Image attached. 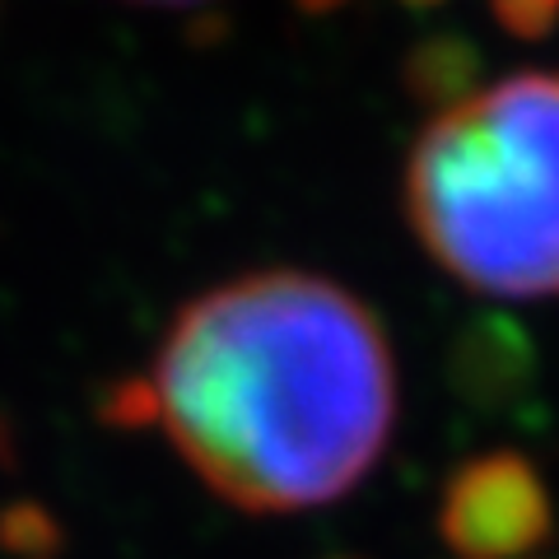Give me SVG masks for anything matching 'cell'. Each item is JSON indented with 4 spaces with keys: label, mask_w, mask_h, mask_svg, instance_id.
<instances>
[{
    "label": "cell",
    "mask_w": 559,
    "mask_h": 559,
    "mask_svg": "<svg viewBox=\"0 0 559 559\" xmlns=\"http://www.w3.org/2000/svg\"><path fill=\"white\" fill-rule=\"evenodd\" d=\"M145 5H191V0H145Z\"/></svg>",
    "instance_id": "10"
},
{
    "label": "cell",
    "mask_w": 559,
    "mask_h": 559,
    "mask_svg": "<svg viewBox=\"0 0 559 559\" xmlns=\"http://www.w3.org/2000/svg\"><path fill=\"white\" fill-rule=\"evenodd\" d=\"M331 559H355V555H331Z\"/></svg>",
    "instance_id": "11"
},
{
    "label": "cell",
    "mask_w": 559,
    "mask_h": 559,
    "mask_svg": "<svg viewBox=\"0 0 559 559\" xmlns=\"http://www.w3.org/2000/svg\"><path fill=\"white\" fill-rule=\"evenodd\" d=\"M476 70V57H471V47L457 43V38H439V43H425L411 57L406 66V80L411 90L425 98V103H439V108H448V103H457L466 90V75Z\"/></svg>",
    "instance_id": "4"
},
{
    "label": "cell",
    "mask_w": 559,
    "mask_h": 559,
    "mask_svg": "<svg viewBox=\"0 0 559 559\" xmlns=\"http://www.w3.org/2000/svg\"><path fill=\"white\" fill-rule=\"evenodd\" d=\"M401 5H411V10H429V5H439V0H401Z\"/></svg>",
    "instance_id": "9"
},
{
    "label": "cell",
    "mask_w": 559,
    "mask_h": 559,
    "mask_svg": "<svg viewBox=\"0 0 559 559\" xmlns=\"http://www.w3.org/2000/svg\"><path fill=\"white\" fill-rule=\"evenodd\" d=\"M550 532V485L522 452H480L443 480L439 536L457 559H527Z\"/></svg>",
    "instance_id": "3"
},
{
    "label": "cell",
    "mask_w": 559,
    "mask_h": 559,
    "mask_svg": "<svg viewBox=\"0 0 559 559\" xmlns=\"http://www.w3.org/2000/svg\"><path fill=\"white\" fill-rule=\"evenodd\" d=\"M159 419L191 471L242 513L345 499L396 425V364L355 294L257 271L178 312L154 364Z\"/></svg>",
    "instance_id": "1"
},
{
    "label": "cell",
    "mask_w": 559,
    "mask_h": 559,
    "mask_svg": "<svg viewBox=\"0 0 559 559\" xmlns=\"http://www.w3.org/2000/svg\"><path fill=\"white\" fill-rule=\"evenodd\" d=\"M495 14L518 38H540L559 20V0H495Z\"/></svg>",
    "instance_id": "7"
},
{
    "label": "cell",
    "mask_w": 559,
    "mask_h": 559,
    "mask_svg": "<svg viewBox=\"0 0 559 559\" xmlns=\"http://www.w3.org/2000/svg\"><path fill=\"white\" fill-rule=\"evenodd\" d=\"M415 238L489 299L559 294V75L471 90L419 131L406 164Z\"/></svg>",
    "instance_id": "2"
},
{
    "label": "cell",
    "mask_w": 559,
    "mask_h": 559,
    "mask_svg": "<svg viewBox=\"0 0 559 559\" xmlns=\"http://www.w3.org/2000/svg\"><path fill=\"white\" fill-rule=\"evenodd\" d=\"M294 5H299L304 14H326V10H341L345 0H294Z\"/></svg>",
    "instance_id": "8"
},
{
    "label": "cell",
    "mask_w": 559,
    "mask_h": 559,
    "mask_svg": "<svg viewBox=\"0 0 559 559\" xmlns=\"http://www.w3.org/2000/svg\"><path fill=\"white\" fill-rule=\"evenodd\" d=\"M103 419L117 429H140L150 419H159V396H154V382L150 378H131V382H117L112 396L103 401Z\"/></svg>",
    "instance_id": "6"
},
{
    "label": "cell",
    "mask_w": 559,
    "mask_h": 559,
    "mask_svg": "<svg viewBox=\"0 0 559 559\" xmlns=\"http://www.w3.org/2000/svg\"><path fill=\"white\" fill-rule=\"evenodd\" d=\"M0 550L10 559H57L66 550V532L43 503L20 499L0 509Z\"/></svg>",
    "instance_id": "5"
}]
</instances>
